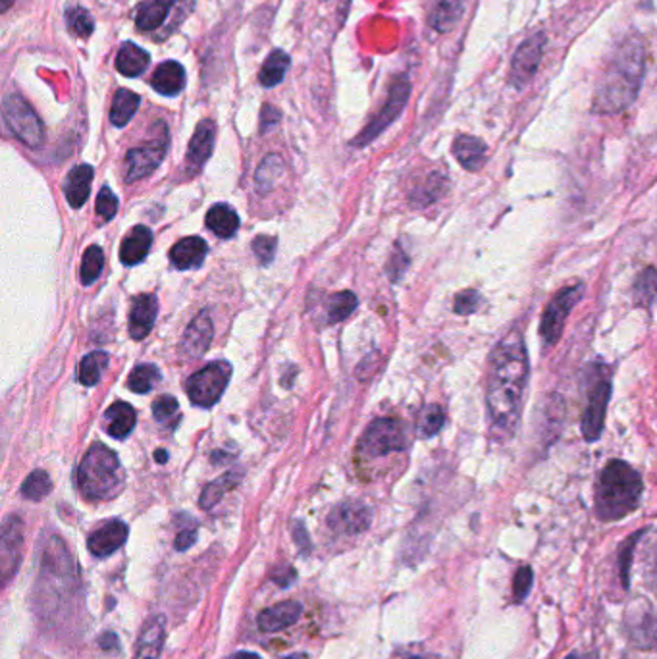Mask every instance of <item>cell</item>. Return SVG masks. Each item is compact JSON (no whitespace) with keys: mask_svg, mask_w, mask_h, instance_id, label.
<instances>
[{"mask_svg":"<svg viewBox=\"0 0 657 659\" xmlns=\"http://www.w3.org/2000/svg\"><path fill=\"white\" fill-rule=\"evenodd\" d=\"M528 375L531 362L523 336L511 332L493 347L486 370V407L501 438H511L521 424Z\"/></svg>","mask_w":657,"mask_h":659,"instance_id":"obj_1","label":"cell"},{"mask_svg":"<svg viewBox=\"0 0 657 659\" xmlns=\"http://www.w3.org/2000/svg\"><path fill=\"white\" fill-rule=\"evenodd\" d=\"M646 70V48L641 40L623 43L613 56L608 70L603 71L595 87L592 110L595 114H619L628 109L641 93Z\"/></svg>","mask_w":657,"mask_h":659,"instance_id":"obj_2","label":"cell"},{"mask_svg":"<svg viewBox=\"0 0 657 659\" xmlns=\"http://www.w3.org/2000/svg\"><path fill=\"white\" fill-rule=\"evenodd\" d=\"M644 482L631 465L613 459L603 467L595 484V515L602 521H619L641 505Z\"/></svg>","mask_w":657,"mask_h":659,"instance_id":"obj_3","label":"cell"},{"mask_svg":"<svg viewBox=\"0 0 657 659\" xmlns=\"http://www.w3.org/2000/svg\"><path fill=\"white\" fill-rule=\"evenodd\" d=\"M76 484L91 502L114 498L124 487V471L116 454L104 444L91 446L76 471Z\"/></svg>","mask_w":657,"mask_h":659,"instance_id":"obj_4","label":"cell"},{"mask_svg":"<svg viewBox=\"0 0 657 659\" xmlns=\"http://www.w3.org/2000/svg\"><path fill=\"white\" fill-rule=\"evenodd\" d=\"M2 114H4V122L10 127V132L16 135L20 142L33 149L43 145V139H45L43 122L22 94H7L2 101Z\"/></svg>","mask_w":657,"mask_h":659,"instance_id":"obj_5","label":"cell"},{"mask_svg":"<svg viewBox=\"0 0 657 659\" xmlns=\"http://www.w3.org/2000/svg\"><path fill=\"white\" fill-rule=\"evenodd\" d=\"M582 295H584V283L579 282L559 291L556 298L549 301L541 322V338L544 346L554 347L561 339L565 322L569 319L572 309L579 305Z\"/></svg>","mask_w":657,"mask_h":659,"instance_id":"obj_6","label":"cell"},{"mask_svg":"<svg viewBox=\"0 0 657 659\" xmlns=\"http://www.w3.org/2000/svg\"><path fill=\"white\" fill-rule=\"evenodd\" d=\"M409 94H411L409 79L405 76L393 79L390 93H388V101L383 104L382 110L376 114L375 119L368 122V126L353 139V147H365L368 143L375 142L376 137L382 134L383 130H388L396 120L400 119L401 112H403L405 104H408Z\"/></svg>","mask_w":657,"mask_h":659,"instance_id":"obj_7","label":"cell"},{"mask_svg":"<svg viewBox=\"0 0 657 659\" xmlns=\"http://www.w3.org/2000/svg\"><path fill=\"white\" fill-rule=\"evenodd\" d=\"M168 145H170L168 127L165 122H158L157 135L149 143H145L143 147L132 149L125 155V181L134 183V181L143 180L149 174L155 172L160 163L165 160Z\"/></svg>","mask_w":657,"mask_h":659,"instance_id":"obj_8","label":"cell"},{"mask_svg":"<svg viewBox=\"0 0 657 659\" xmlns=\"http://www.w3.org/2000/svg\"><path fill=\"white\" fill-rule=\"evenodd\" d=\"M232 377L230 362L216 361L207 365L188 380L189 400L197 407L209 409L222 398Z\"/></svg>","mask_w":657,"mask_h":659,"instance_id":"obj_9","label":"cell"},{"mask_svg":"<svg viewBox=\"0 0 657 659\" xmlns=\"http://www.w3.org/2000/svg\"><path fill=\"white\" fill-rule=\"evenodd\" d=\"M408 448V436L396 418H378L368 426L359 442V451L367 457L388 456Z\"/></svg>","mask_w":657,"mask_h":659,"instance_id":"obj_10","label":"cell"},{"mask_svg":"<svg viewBox=\"0 0 657 659\" xmlns=\"http://www.w3.org/2000/svg\"><path fill=\"white\" fill-rule=\"evenodd\" d=\"M611 400V378L608 375L595 378L594 384L588 392L587 409L582 413V424L580 431L588 444L598 442L602 436L605 415H608V405Z\"/></svg>","mask_w":657,"mask_h":659,"instance_id":"obj_11","label":"cell"},{"mask_svg":"<svg viewBox=\"0 0 657 659\" xmlns=\"http://www.w3.org/2000/svg\"><path fill=\"white\" fill-rule=\"evenodd\" d=\"M544 48H546L544 33H536L516 48L509 70V83L515 87L516 91H523L524 87L533 81L536 71L541 68Z\"/></svg>","mask_w":657,"mask_h":659,"instance_id":"obj_12","label":"cell"},{"mask_svg":"<svg viewBox=\"0 0 657 659\" xmlns=\"http://www.w3.org/2000/svg\"><path fill=\"white\" fill-rule=\"evenodd\" d=\"M24 548V523L16 515H10L2 526V581L9 584L10 579L18 573Z\"/></svg>","mask_w":657,"mask_h":659,"instance_id":"obj_13","label":"cell"},{"mask_svg":"<svg viewBox=\"0 0 657 659\" xmlns=\"http://www.w3.org/2000/svg\"><path fill=\"white\" fill-rule=\"evenodd\" d=\"M328 525L334 533L359 534L370 526V511L360 502L339 503L330 513Z\"/></svg>","mask_w":657,"mask_h":659,"instance_id":"obj_14","label":"cell"},{"mask_svg":"<svg viewBox=\"0 0 657 659\" xmlns=\"http://www.w3.org/2000/svg\"><path fill=\"white\" fill-rule=\"evenodd\" d=\"M127 525L122 521H109L101 528H97L89 540L87 548L93 554L94 558H109L116 549L124 546L127 540Z\"/></svg>","mask_w":657,"mask_h":659,"instance_id":"obj_15","label":"cell"},{"mask_svg":"<svg viewBox=\"0 0 657 659\" xmlns=\"http://www.w3.org/2000/svg\"><path fill=\"white\" fill-rule=\"evenodd\" d=\"M212 336H214V326H212L209 314H199L196 321L189 324L183 339H181V351L188 359H199L207 354L211 346Z\"/></svg>","mask_w":657,"mask_h":659,"instance_id":"obj_16","label":"cell"},{"mask_svg":"<svg viewBox=\"0 0 657 659\" xmlns=\"http://www.w3.org/2000/svg\"><path fill=\"white\" fill-rule=\"evenodd\" d=\"M166 638V619L163 615H153L143 625L142 635L137 640L134 659H158L163 654Z\"/></svg>","mask_w":657,"mask_h":659,"instance_id":"obj_17","label":"cell"},{"mask_svg":"<svg viewBox=\"0 0 657 659\" xmlns=\"http://www.w3.org/2000/svg\"><path fill=\"white\" fill-rule=\"evenodd\" d=\"M158 313V301L155 295H140L135 299L132 313H130V334L132 338L145 339L151 334V330L155 326Z\"/></svg>","mask_w":657,"mask_h":659,"instance_id":"obj_18","label":"cell"},{"mask_svg":"<svg viewBox=\"0 0 657 659\" xmlns=\"http://www.w3.org/2000/svg\"><path fill=\"white\" fill-rule=\"evenodd\" d=\"M303 613V605L299 602H282V604L272 605L258 615L257 625L263 633H278L283 628L291 627L298 623Z\"/></svg>","mask_w":657,"mask_h":659,"instance_id":"obj_19","label":"cell"},{"mask_svg":"<svg viewBox=\"0 0 657 659\" xmlns=\"http://www.w3.org/2000/svg\"><path fill=\"white\" fill-rule=\"evenodd\" d=\"M454 155L457 163L467 170V172H478L482 170L488 158V145L480 137L475 135H459L455 137Z\"/></svg>","mask_w":657,"mask_h":659,"instance_id":"obj_20","label":"cell"},{"mask_svg":"<svg viewBox=\"0 0 657 659\" xmlns=\"http://www.w3.org/2000/svg\"><path fill=\"white\" fill-rule=\"evenodd\" d=\"M207 253H209V245L203 237H183L170 249V260H172L174 267L180 268V270H193L203 265Z\"/></svg>","mask_w":657,"mask_h":659,"instance_id":"obj_21","label":"cell"},{"mask_svg":"<svg viewBox=\"0 0 657 659\" xmlns=\"http://www.w3.org/2000/svg\"><path fill=\"white\" fill-rule=\"evenodd\" d=\"M151 86L157 91V93L165 94V97H176L183 91L186 87V70L180 63L176 60H166V63L158 64L157 70L153 74L151 79Z\"/></svg>","mask_w":657,"mask_h":659,"instance_id":"obj_22","label":"cell"},{"mask_svg":"<svg viewBox=\"0 0 657 659\" xmlns=\"http://www.w3.org/2000/svg\"><path fill=\"white\" fill-rule=\"evenodd\" d=\"M93 176V166L79 165L71 168L68 178L64 181V193L74 209H81L86 204L89 193H91Z\"/></svg>","mask_w":657,"mask_h":659,"instance_id":"obj_23","label":"cell"},{"mask_svg":"<svg viewBox=\"0 0 657 659\" xmlns=\"http://www.w3.org/2000/svg\"><path fill=\"white\" fill-rule=\"evenodd\" d=\"M214 137H216V126L212 120H203L197 126L196 134L189 142L188 163L193 168L201 166L211 158L212 149H214Z\"/></svg>","mask_w":657,"mask_h":659,"instance_id":"obj_24","label":"cell"},{"mask_svg":"<svg viewBox=\"0 0 657 659\" xmlns=\"http://www.w3.org/2000/svg\"><path fill=\"white\" fill-rule=\"evenodd\" d=\"M463 0H432L428 25L434 32L449 33L461 22Z\"/></svg>","mask_w":657,"mask_h":659,"instance_id":"obj_25","label":"cell"},{"mask_svg":"<svg viewBox=\"0 0 657 659\" xmlns=\"http://www.w3.org/2000/svg\"><path fill=\"white\" fill-rule=\"evenodd\" d=\"M151 245H153V234L147 226H135L127 237L124 239V244L120 247V260L127 265V267H134L140 265L147 253H149Z\"/></svg>","mask_w":657,"mask_h":659,"instance_id":"obj_26","label":"cell"},{"mask_svg":"<svg viewBox=\"0 0 657 659\" xmlns=\"http://www.w3.org/2000/svg\"><path fill=\"white\" fill-rule=\"evenodd\" d=\"M104 421H107V432L112 438L124 439L134 431L137 415H135V409L130 403L116 401L104 413Z\"/></svg>","mask_w":657,"mask_h":659,"instance_id":"obj_27","label":"cell"},{"mask_svg":"<svg viewBox=\"0 0 657 659\" xmlns=\"http://www.w3.org/2000/svg\"><path fill=\"white\" fill-rule=\"evenodd\" d=\"M151 56L135 43H124L116 55V70L125 78H137L149 68Z\"/></svg>","mask_w":657,"mask_h":659,"instance_id":"obj_28","label":"cell"},{"mask_svg":"<svg viewBox=\"0 0 657 659\" xmlns=\"http://www.w3.org/2000/svg\"><path fill=\"white\" fill-rule=\"evenodd\" d=\"M176 0H143L137 9L135 25L142 32H155L165 24Z\"/></svg>","mask_w":657,"mask_h":659,"instance_id":"obj_29","label":"cell"},{"mask_svg":"<svg viewBox=\"0 0 657 659\" xmlns=\"http://www.w3.org/2000/svg\"><path fill=\"white\" fill-rule=\"evenodd\" d=\"M207 228L216 237L230 239L240 230V216L230 204H214L211 211L207 212Z\"/></svg>","mask_w":657,"mask_h":659,"instance_id":"obj_30","label":"cell"},{"mask_svg":"<svg viewBox=\"0 0 657 659\" xmlns=\"http://www.w3.org/2000/svg\"><path fill=\"white\" fill-rule=\"evenodd\" d=\"M140 94L130 91V89H118L112 101L110 110V122L116 127H124L130 120L134 119L135 112L140 109Z\"/></svg>","mask_w":657,"mask_h":659,"instance_id":"obj_31","label":"cell"},{"mask_svg":"<svg viewBox=\"0 0 657 659\" xmlns=\"http://www.w3.org/2000/svg\"><path fill=\"white\" fill-rule=\"evenodd\" d=\"M242 472L230 471L226 474H222L220 479L212 480L211 484L204 488L203 494H201V500H199L201 507L203 510H212L227 492H232L242 482Z\"/></svg>","mask_w":657,"mask_h":659,"instance_id":"obj_32","label":"cell"},{"mask_svg":"<svg viewBox=\"0 0 657 659\" xmlns=\"http://www.w3.org/2000/svg\"><path fill=\"white\" fill-rule=\"evenodd\" d=\"M290 56L283 51H275L270 53L267 58L265 66L258 71V81L265 87H276L278 83H282L283 76L290 70Z\"/></svg>","mask_w":657,"mask_h":659,"instance_id":"obj_33","label":"cell"},{"mask_svg":"<svg viewBox=\"0 0 657 659\" xmlns=\"http://www.w3.org/2000/svg\"><path fill=\"white\" fill-rule=\"evenodd\" d=\"M657 298V270L654 267L644 268L636 276L633 286V299L636 305L649 309Z\"/></svg>","mask_w":657,"mask_h":659,"instance_id":"obj_34","label":"cell"},{"mask_svg":"<svg viewBox=\"0 0 657 659\" xmlns=\"http://www.w3.org/2000/svg\"><path fill=\"white\" fill-rule=\"evenodd\" d=\"M447 189V178L444 174L432 172L428 174V178L421 183V186H416L415 191H413V203L421 204H431L434 201H438L439 197L446 193Z\"/></svg>","mask_w":657,"mask_h":659,"instance_id":"obj_35","label":"cell"},{"mask_svg":"<svg viewBox=\"0 0 657 659\" xmlns=\"http://www.w3.org/2000/svg\"><path fill=\"white\" fill-rule=\"evenodd\" d=\"M110 357L104 351H93L86 355L79 362V382L83 386H97L101 380L102 370L109 367Z\"/></svg>","mask_w":657,"mask_h":659,"instance_id":"obj_36","label":"cell"},{"mask_svg":"<svg viewBox=\"0 0 657 659\" xmlns=\"http://www.w3.org/2000/svg\"><path fill=\"white\" fill-rule=\"evenodd\" d=\"M160 382V370L155 365H140L127 378V388L135 393H149Z\"/></svg>","mask_w":657,"mask_h":659,"instance_id":"obj_37","label":"cell"},{"mask_svg":"<svg viewBox=\"0 0 657 659\" xmlns=\"http://www.w3.org/2000/svg\"><path fill=\"white\" fill-rule=\"evenodd\" d=\"M357 305H359V301H357V295L352 293V291H342V293L332 295L328 305H326L330 324L345 321L357 309Z\"/></svg>","mask_w":657,"mask_h":659,"instance_id":"obj_38","label":"cell"},{"mask_svg":"<svg viewBox=\"0 0 657 659\" xmlns=\"http://www.w3.org/2000/svg\"><path fill=\"white\" fill-rule=\"evenodd\" d=\"M444 424H446V411L439 405H428L421 413L416 431H419V436H423V438H434L436 434L442 432Z\"/></svg>","mask_w":657,"mask_h":659,"instance_id":"obj_39","label":"cell"},{"mask_svg":"<svg viewBox=\"0 0 657 659\" xmlns=\"http://www.w3.org/2000/svg\"><path fill=\"white\" fill-rule=\"evenodd\" d=\"M102 267H104V255H102L101 247L99 245L89 247L86 255H83V260H81V272H79L81 283L91 286V283L97 282V278L101 276Z\"/></svg>","mask_w":657,"mask_h":659,"instance_id":"obj_40","label":"cell"},{"mask_svg":"<svg viewBox=\"0 0 657 659\" xmlns=\"http://www.w3.org/2000/svg\"><path fill=\"white\" fill-rule=\"evenodd\" d=\"M51 490H53V482L45 471H33L22 484V494L33 502L43 500L45 495L51 494Z\"/></svg>","mask_w":657,"mask_h":659,"instance_id":"obj_41","label":"cell"},{"mask_svg":"<svg viewBox=\"0 0 657 659\" xmlns=\"http://www.w3.org/2000/svg\"><path fill=\"white\" fill-rule=\"evenodd\" d=\"M66 24L70 30L71 35H76L79 40H87L94 30V22L91 14L86 9H70L66 12Z\"/></svg>","mask_w":657,"mask_h":659,"instance_id":"obj_42","label":"cell"},{"mask_svg":"<svg viewBox=\"0 0 657 659\" xmlns=\"http://www.w3.org/2000/svg\"><path fill=\"white\" fill-rule=\"evenodd\" d=\"M283 172L282 158L270 155V157L263 160V165L258 166L257 183L258 188L267 189L272 188V183L278 180V176Z\"/></svg>","mask_w":657,"mask_h":659,"instance_id":"obj_43","label":"cell"},{"mask_svg":"<svg viewBox=\"0 0 657 659\" xmlns=\"http://www.w3.org/2000/svg\"><path fill=\"white\" fill-rule=\"evenodd\" d=\"M178 413H180V405L178 400L172 395H160L155 403H153V416L155 421L160 424L172 423L178 421Z\"/></svg>","mask_w":657,"mask_h":659,"instance_id":"obj_44","label":"cell"},{"mask_svg":"<svg viewBox=\"0 0 657 659\" xmlns=\"http://www.w3.org/2000/svg\"><path fill=\"white\" fill-rule=\"evenodd\" d=\"M482 306V295L477 290H465L455 295L454 311L461 316L477 313Z\"/></svg>","mask_w":657,"mask_h":659,"instance_id":"obj_45","label":"cell"},{"mask_svg":"<svg viewBox=\"0 0 657 659\" xmlns=\"http://www.w3.org/2000/svg\"><path fill=\"white\" fill-rule=\"evenodd\" d=\"M276 247H278V239L272 236H258L253 242V252L257 255L258 263L260 265H270L275 259Z\"/></svg>","mask_w":657,"mask_h":659,"instance_id":"obj_46","label":"cell"},{"mask_svg":"<svg viewBox=\"0 0 657 659\" xmlns=\"http://www.w3.org/2000/svg\"><path fill=\"white\" fill-rule=\"evenodd\" d=\"M118 212V197L112 193V189L102 188L97 196V214L104 220H112Z\"/></svg>","mask_w":657,"mask_h":659,"instance_id":"obj_47","label":"cell"},{"mask_svg":"<svg viewBox=\"0 0 657 659\" xmlns=\"http://www.w3.org/2000/svg\"><path fill=\"white\" fill-rule=\"evenodd\" d=\"M533 569L531 567H521L515 574V587H513V594H515L516 602H523L526 594H528V590H531V584H533Z\"/></svg>","mask_w":657,"mask_h":659,"instance_id":"obj_48","label":"cell"},{"mask_svg":"<svg viewBox=\"0 0 657 659\" xmlns=\"http://www.w3.org/2000/svg\"><path fill=\"white\" fill-rule=\"evenodd\" d=\"M280 119H282L280 110H276L275 107H270V104H265V107H263V112H260V130H263V132H270V130L280 122Z\"/></svg>","mask_w":657,"mask_h":659,"instance_id":"obj_49","label":"cell"},{"mask_svg":"<svg viewBox=\"0 0 657 659\" xmlns=\"http://www.w3.org/2000/svg\"><path fill=\"white\" fill-rule=\"evenodd\" d=\"M197 541V526H186V528H181L180 534H178V538H176V549H180V551H186V549L191 548L193 544Z\"/></svg>","mask_w":657,"mask_h":659,"instance_id":"obj_50","label":"cell"},{"mask_svg":"<svg viewBox=\"0 0 657 659\" xmlns=\"http://www.w3.org/2000/svg\"><path fill=\"white\" fill-rule=\"evenodd\" d=\"M293 538L298 541L299 549H301L303 556L311 551V540L307 536L305 526L301 525V523H293Z\"/></svg>","mask_w":657,"mask_h":659,"instance_id":"obj_51","label":"cell"},{"mask_svg":"<svg viewBox=\"0 0 657 659\" xmlns=\"http://www.w3.org/2000/svg\"><path fill=\"white\" fill-rule=\"evenodd\" d=\"M296 571L291 569V567H280V569H276V573L272 574V579H275L280 587H290L291 582L296 581Z\"/></svg>","mask_w":657,"mask_h":659,"instance_id":"obj_52","label":"cell"},{"mask_svg":"<svg viewBox=\"0 0 657 659\" xmlns=\"http://www.w3.org/2000/svg\"><path fill=\"white\" fill-rule=\"evenodd\" d=\"M101 646L102 650H112V648H116L118 646V636L114 633H107V635L101 636Z\"/></svg>","mask_w":657,"mask_h":659,"instance_id":"obj_53","label":"cell"},{"mask_svg":"<svg viewBox=\"0 0 657 659\" xmlns=\"http://www.w3.org/2000/svg\"><path fill=\"white\" fill-rule=\"evenodd\" d=\"M649 582H652V589L657 590V548L652 558V567H649Z\"/></svg>","mask_w":657,"mask_h":659,"instance_id":"obj_54","label":"cell"},{"mask_svg":"<svg viewBox=\"0 0 657 659\" xmlns=\"http://www.w3.org/2000/svg\"><path fill=\"white\" fill-rule=\"evenodd\" d=\"M232 659H263L255 651H237L232 656Z\"/></svg>","mask_w":657,"mask_h":659,"instance_id":"obj_55","label":"cell"},{"mask_svg":"<svg viewBox=\"0 0 657 659\" xmlns=\"http://www.w3.org/2000/svg\"><path fill=\"white\" fill-rule=\"evenodd\" d=\"M155 459H157V463L165 465L168 461V454H166L165 449H158L157 454H155Z\"/></svg>","mask_w":657,"mask_h":659,"instance_id":"obj_56","label":"cell"},{"mask_svg":"<svg viewBox=\"0 0 657 659\" xmlns=\"http://www.w3.org/2000/svg\"><path fill=\"white\" fill-rule=\"evenodd\" d=\"M567 659H598L594 654H571Z\"/></svg>","mask_w":657,"mask_h":659,"instance_id":"obj_57","label":"cell"},{"mask_svg":"<svg viewBox=\"0 0 657 659\" xmlns=\"http://www.w3.org/2000/svg\"><path fill=\"white\" fill-rule=\"evenodd\" d=\"M286 659H309L307 654H293V656H288Z\"/></svg>","mask_w":657,"mask_h":659,"instance_id":"obj_58","label":"cell"},{"mask_svg":"<svg viewBox=\"0 0 657 659\" xmlns=\"http://www.w3.org/2000/svg\"><path fill=\"white\" fill-rule=\"evenodd\" d=\"M12 2H14V0H2V12H4V10H9Z\"/></svg>","mask_w":657,"mask_h":659,"instance_id":"obj_59","label":"cell"},{"mask_svg":"<svg viewBox=\"0 0 657 659\" xmlns=\"http://www.w3.org/2000/svg\"><path fill=\"white\" fill-rule=\"evenodd\" d=\"M411 659H431V658H423V656H416V658H411Z\"/></svg>","mask_w":657,"mask_h":659,"instance_id":"obj_60","label":"cell"}]
</instances>
